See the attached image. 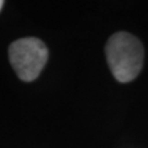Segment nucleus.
Segmentation results:
<instances>
[{
  "label": "nucleus",
  "mask_w": 148,
  "mask_h": 148,
  "mask_svg": "<svg viewBox=\"0 0 148 148\" xmlns=\"http://www.w3.org/2000/svg\"><path fill=\"white\" fill-rule=\"evenodd\" d=\"M105 54L112 75L121 83H128L140 74L145 51L141 41L128 32H117L109 38Z\"/></svg>",
  "instance_id": "1"
},
{
  "label": "nucleus",
  "mask_w": 148,
  "mask_h": 148,
  "mask_svg": "<svg viewBox=\"0 0 148 148\" xmlns=\"http://www.w3.org/2000/svg\"><path fill=\"white\" fill-rule=\"evenodd\" d=\"M47 58V47L36 37L20 38L9 47L10 63L17 77L24 82L35 80L42 72Z\"/></svg>",
  "instance_id": "2"
},
{
  "label": "nucleus",
  "mask_w": 148,
  "mask_h": 148,
  "mask_svg": "<svg viewBox=\"0 0 148 148\" xmlns=\"http://www.w3.org/2000/svg\"><path fill=\"white\" fill-rule=\"evenodd\" d=\"M3 5H4V0H0V10H1Z\"/></svg>",
  "instance_id": "3"
}]
</instances>
